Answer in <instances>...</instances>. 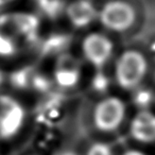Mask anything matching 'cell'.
<instances>
[{
	"instance_id": "cell-8",
	"label": "cell",
	"mask_w": 155,
	"mask_h": 155,
	"mask_svg": "<svg viewBox=\"0 0 155 155\" xmlns=\"http://www.w3.org/2000/svg\"><path fill=\"white\" fill-rule=\"evenodd\" d=\"M65 13L74 28L84 29L98 20L99 10L89 0H74L65 8Z\"/></svg>"
},
{
	"instance_id": "cell-11",
	"label": "cell",
	"mask_w": 155,
	"mask_h": 155,
	"mask_svg": "<svg viewBox=\"0 0 155 155\" xmlns=\"http://www.w3.org/2000/svg\"><path fill=\"white\" fill-rule=\"evenodd\" d=\"M86 155H114V151L106 142L96 141L87 148Z\"/></svg>"
},
{
	"instance_id": "cell-14",
	"label": "cell",
	"mask_w": 155,
	"mask_h": 155,
	"mask_svg": "<svg viewBox=\"0 0 155 155\" xmlns=\"http://www.w3.org/2000/svg\"><path fill=\"white\" fill-rule=\"evenodd\" d=\"M120 155H146L143 152H141V151L139 150H134V149H132V150H127L124 151L123 153H121Z\"/></svg>"
},
{
	"instance_id": "cell-12",
	"label": "cell",
	"mask_w": 155,
	"mask_h": 155,
	"mask_svg": "<svg viewBox=\"0 0 155 155\" xmlns=\"http://www.w3.org/2000/svg\"><path fill=\"white\" fill-rule=\"evenodd\" d=\"M91 84H93V87L95 91L102 93V91H105L107 89L108 85H110V80L104 74V72L97 73L96 75H94L93 80H91Z\"/></svg>"
},
{
	"instance_id": "cell-9",
	"label": "cell",
	"mask_w": 155,
	"mask_h": 155,
	"mask_svg": "<svg viewBox=\"0 0 155 155\" xmlns=\"http://www.w3.org/2000/svg\"><path fill=\"white\" fill-rule=\"evenodd\" d=\"M81 79L80 66L72 58L65 56L58 60L53 71V80L63 89H71Z\"/></svg>"
},
{
	"instance_id": "cell-13",
	"label": "cell",
	"mask_w": 155,
	"mask_h": 155,
	"mask_svg": "<svg viewBox=\"0 0 155 155\" xmlns=\"http://www.w3.org/2000/svg\"><path fill=\"white\" fill-rule=\"evenodd\" d=\"M17 0H0V9H5L10 5H14Z\"/></svg>"
},
{
	"instance_id": "cell-1",
	"label": "cell",
	"mask_w": 155,
	"mask_h": 155,
	"mask_svg": "<svg viewBox=\"0 0 155 155\" xmlns=\"http://www.w3.org/2000/svg\"><path fill=\"white\" fill-rule=\"evenodd\" d=\"M39 20L32 13L7 11L0 14V60L16 58L38 36Z\"/></svg>"
},
{
	"instance_id": "cell-16",
	"label": "cell",
	"mask_w": 155,
	"mask_h": 155,
	"mask_svg": "<svg viewBox=\"0 0 155 155\" xmlns=\"http://www.w3.org/2000/svg\"><path fill=\"white\" fill-rule=\"evenodd\" d=\"M2 82H3V73L0 71V85L2 84Z\"/></svg>"
},
{
	"instance_id": "cell-10",
	"label": "cell",
	"mask_w": 155,
	"mask_h": 155,
	"mask_svg": "<svg viewBox=\"0 0 155 155\" xmlns=\"http://www.w3.org/2000/svg\"><path fill=\"white\" fill-rule=\"evenodd\" d=\"M133 102L139 110H150L151 104L154 101V94L149 88H143V87H138L137 89L133 91Z\"/></svg>"
},
{
	"instance_id": "cell-2",
	"label": "cell",
	"mask_w": 155,
	"mask_h": 155,
	"mask_svg": "<svg viewBox=\"0 0 155 155\" xmlns=\"http://www.w3.org/2000/svg\"><path fill=\"white\" fill-rule=\"evenodd\" d=\"M148 63L143 54L134 49L123 51L115 63L114 78L124 91H134L141 86L147 75Z\"/></svg>"
},
{
	"instance_id": "cell-5",
	"label": "cell",
	"mask_w": 155,
	"mask_h": 155,
	"mask_svg": "<svg viewBox=\"0 0 155 155\" xmlns=\"http://www.w3.org/2000/svg\"><path fill=\"white\" fill-rule=\"evenodd\" d=\"M135 20V9L123 0H110L98 13V21L100 25L112 32H125L132 28Z\"/></svg>"
},
{
	"instance_id": "cell-4",
	"label": "cell",
	"mask_w": 155,
	"mask_h": 155,
	"mask_svg": "<svg viewBox=\"0 0 155 155\" xmlns=\"http://www.w3.org/2000/svg\"><path fill=\"white\" fill-rule=\"evenodd\" d=\"M127 116V105L121 98L107 96L101 99L94 108V124L99 131L112 133L122 125Z\"/></svg>"
},
{
	"instance_id": "cell-7",
	"label": "cell",
	"mask_w": 155,
	"mask_h": 155,
	"mask_svg": "<svg viewBox=\"0 0 155 155\" xmlns=\"http://www.w3.org/2000/svg\"><path fill=\"white\" fill-rule=\"evenodd\" d=\"M130 134L141 143L155 142V114L150 110H138L130 122Z\"/></svg>"
},
{
	"instance_id": "cell-3",
	"label": "cell",
	"mask_w": 155,
	"mask_h": 155,
	"mask_svg": "<svg viewBox=\"0 0 155 155\" xmlns=\"http://www.w3.org/2000/svg\"><path fill=\"white\" fill-rule=\"evenodd\" d=\"M27 119V108L17 97L0 93V142L17 137L26 127Z\"/></svg>"
},
{
	"instance_id": "cell-6",
	"label": "cell",
	"mask_w": 155,
	"mask_h": 155,
	"mask_svg": "<svg viewBox=\"0 0 155 155\" xmlns=\"http://www.w3.org/2000/svg\"><path fill=\"white\" fill-rule=\"evenodd\" d=\"M81 50L84 58L91 66L102 69L112 58L114 44L102 33H89L83 38Z\"/></svg>"
},
{
	"instance_id": "cell-15",
	"label": "cell",
	"mask_w": 155,
	"mask_h": 155,
	"mask_svg": "<svg viewBox=\"0 0 155 155\" xmlns=\"http://www.w3.org/2000/svg\"><path fill=\"white\" fill-rule=\"evenodd\" d=\"M58 155H78V154L75 152H73V151H71V150H65V151L60 152Z\"/></svg>"
}]
</instances>
